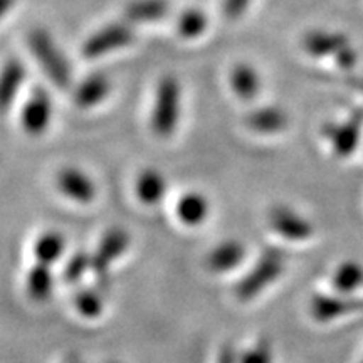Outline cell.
<instances>
[{
	"mask_svg": "<svg viewBox=\"0 0 363 363\" xmlns=\"http://www.w3.org/2000/svg\"><path fill=\"white\" fill-rule=\"evenodd\" d=\"M328 136L340 155H348L357 147L358 126L355 123H347L343 126H338V128L335 126V128L328 130Z\"/></svg>",
	"mask_w": 363,
	"mask_h": 363,
	"instance_id": "44dd1931",
	"label": "cell"
},
{
	"mask_svg": "<svg viewBox=\"0 0 363 363\" xmlns=\"http://www.w3.org/2000/svg\"><path fill=\"white\" fill-rule=\"evenodd\" d=\"M180 120V84L175 78H163L157 88L152 128L158 136L167 138L177 130Z\"/></svg>",
	"mask_w": 363,
	"mask_h": 363,
	"instance_id": "7a4b0ae2",
	"label": "cell"
},
{
	"mask_svg": "<svg viewBox=\"0 0 363 363\" xmlns=\"http://www.w3.org/2000/svg\"><path fill=\"white\" fill-rule=\"evenodd\" d=\"M362 301L355 299H345V298H331V296H316L311 301V313L316 320L328 321L333 318L343 316L347 313H352L362 308Z\"/></svg>",
	"mask_w": 363,
	"mask_h": 363,
	"instance_id": "30bf717a",
	"label": "cell"
},
{
	"mask_svg": "<svg viewBox=\"0 0 363 363\" xmlns=\"http://www.w3.org/2000/svg\"><path fill=\"white\" fill-rule=\"evenodd\" d=\"M177 214L179 219L187 225H199L207 219L208 202L202 194L189 192L182 195L177 206Z\"/></svg>",
	"mask_w": 363,
	"mask_h": 363,
	"instance_id": "4fadbf2b",
	"label": "cell"
},
{
	"mask_svg": "<svg viewBox=\"0 0 363 363\" xmlns=\"http://www.w3.org/2000/svg\"><path fill=\"white\" fill-rule=\"evenodd\" d=\"M108 93H110V81L103 74H93L78 86L74 93V101L81 108H91L101 103L108 96Z\"/></svg>",
	"mask_w": 363,
	"mask_h": 363,
	"instance_id": "7c38bea8",
	"label": "cell"
},
{
	"mask_svg": "<svg viewBox=\"0 0 363 363\" xmlns=\"http://www.w3.org/2000/svg\"><path fill=\"white\" fill-rule=\"evenodd\" d=\"M272 229L289 240H305L313 235V227L306 219L288 207H274L269 214Z\"/></svg>",
	"mask_w": 363,
	"mask_h": 363,
	"instance_id": "52a82bcc",
	"label": "cell"
},
{
	"mask_svg": "<svg viewBox=\"0 0 363 363\" xmlns=\"http://www.w3.org/2000/svg\"><path fill=\"white\" fill-rule=\"evenodd\" d=\"M86 269H91V257L84 252H78L67 262L65 269V279L69 281V283H76V281L83 278Z\"/></svg>",
	"mask_w": 363,
	"mask_h": 363,
	"instance_id": "d4e9b609",
	"label": "cell"
},
{
	"mask_svg": "<svg viewBox=\"0 0 363 363\" xmlns=\"http://www.w3.org/2000/svg\"><path fill=\"white\" fill-rule=\"evenodd\" d=\"M62 251H65V238L59 233L43 234L34 246L35 259L45 266L56 262L61 257Z\"/></svg>",
	"mask_w": 363,
	"mask_h": 363,
	"instance_id": "d6986e66",
	"label": "cell"
},
{
	"mask_svg": "<svg viewBox=\"0 0 363 363\" xmlns=\"http://www.w3.org/2000/svg\"><path fill=\"white\" fill-rule=\"evenodd\" d=\"M167 192V182L157 170H145L136 180V194L147 206H155Z\"/></svg>",
	"mask_w": 363,
	"mask_h": 363,
	"instance_id": "5bb4252c",
	"label": "cell"
},
{
	"mask_svg": "<svg viewBox=\"0 0 363 363\" xmlns=\"http://www.w3.org/2000/svg\"><path fill=\"white\" fill-rule=\"evenodd\" d=\"M230 84H233L234 93L244 101L256 98L261 88L259 76L247 65H239L235 67L233 76H230Z\"/></svg>",
	"mask_w": 363,
	"mask_h": 363,
	"instance_id": "9a60e30c",
	"label": "cell"
},
{
	"mask_svg": "<svg viewBox=\"0 0 363 363\" xmlns=\"http://www.w3.org/2000/svg\"><path fill=\"white\" fill-rule=\"evenodd\" d=\"M362 363H363V362H362Z\"/></svg>",
	"mask_w": 363,
	"mask_h": 363,
	"instance_id": "4dcf8cb0",
	"label": "cell"
},
{
	"mask_svg": "<svg viewBox=\"0 0 363 363\" xmlns=\"http://www.w3.org/2000/svg\"><path fill=\"white\" fill-rule=\"evenodd\" d=\"M249 0H225L224 4V11H225V16L227 17H239L240 13L246 11Z\"/></svg>",
	"mask_w": 363,
	"mask_h": 363,
	"instance_id": "4316f807",
	"label": "cell"
},
{
	"mask_svg": "<svg viewBox=\"0 0 363 363\" xmlns=\"http://www.w3.org/2000/svg\"><path fill=\"white\" fill-rule=\"evenodd\" d=\"M131 40H133V30L128 24H110L86 40L83 52L88 59H96L115 49L125 48Z\"/></svg>",
	"mask_w": 363,
	"mask_h": 363,
	"instance_id": "5b68a950",
	"label": "cell"
},
{
	"mask_svg": "<svg viewBox=\"0 0 363 363\" xmlns=\"http://www.w3.org/2000/svg\"><path fill=\"white\" fill-rule=\"evenodd\" d=\"M52 115V104L44 89H35L33 96L27 99L21 113V121L29 135L44 133Z\"/></svg>",
	"mask_w": 363,
	"mask_h": 363,
	"instance_id": "8992f818",
	"label": "cell"
},
{
	"mask_svg": "<svg viewBox=\"0 0 363 363\" xmlns=\"http://www.w3.org/2000/svg\"><path fill=\"white\" fill-rule=\"evenodd\" d=\"M29 45L34 57L43 66L49 79L59 88H67L71 84V67L62 52L54 43V39L45 30H33L29 35Z\"/></svg>",
	"mask_w": 363,
	"mask_h": 363,
	"instance_id": "6da1fadb",
	"label": "cell"
},
{
	"mask_svg": "<svg viewBox=\"0 0 363 363\" xmlns=\"http://www.w3.org/2000/svg\"><path fill=\"white\" fill-rule=\"evenodd\" d=\"M246 123L249 128L259 131V133H276V131L284 128L288 123V118H286V113L278 110V108H262V110L252 111L247 116Z\"/></svg>",
	"mask_w": 363,
	"mask_h": 363,
	"instance_id": "2e32d148",
	"label": "cell"
},
{
	"mask_svg": "<svg viewBox=\"0 0 363 363\" xmlns=\"http://www.w3.org/2000/svg\"><path fill=\"white\" fill-rule=\"evenodd\" d=\"M284 269L283 254L276 249H267L262 254L259 262L252 267V271L235 288V296L239 301H249L269 286L272 281L279 278Z\"/></svg>",
	"mask_w": 363,
	"mask_h": 363,
	"instance_id": "3957f363",
	"label": "cell"
},
{
	"mask_svg": "<svg viewBox=\"0 0 363 363\" xmlns=\"http://www.w3.org/2000/svg\"><path fill=\"white\" fill-rule=\"evenodd\" d=\"M57 185L62 194L81 203L91 202L96 195V187L93 182L78 169H65L59 172Z\"/></svg>",
	"mask_w": 363,
	"mask_h": 363,
	"instance_id": "ba28073f",
	"label": "cell"
},
{
	"mask_svg": "<svg viewBox=\"0 0 363 363\" xmlns=\"http://www.w3.org/2000/svg\"><path fill=\"white\" fill-rule=\"evenodd\" d=\"M207 27V17L206 13L197 11V9H190L182 13L179 19V33L184 38H197L201 35Z\"/></svg>",
	"mask_w": 363,
	"mask_h": 363,
	"instance_id": "7402d4cb",
	"label": "cell"
},
{
	"mask_svg": "<svg viewBox=\"0 0 363 363\" xmlns=\"http://www.w3.org/2000/svg\"><path fill=\"white\" fill-rule=\"evenodd\" d=\"M363 284V267L357 262H345L335 271L333 286L342 294L355 291Z\"/></svg>",
	"mask_w": 363,
	"mask_h": 363,
	"instance_id": "ffe728a7",
	"label": "cell"
},
{
	"mask_svg": "<svg viewBox=\"0 0 363 363\" xmlns=\"http://www.w3.org/2000/svg\"><path fill=\"white\" fill-rule=\"evenodd\" d=\"M16 4V0H0V21L4 19V16L11 11V7Z\"/></svg>",
	"mask_w": 363,
	"mask_h": 363,
	"instance_id": "f1b7e54d",
	"label": "cell"
},
{
	"mask_svg": "<svg viewBox=\"0 0 363 363\" xmlns=\"http://www.w3.org/2000/svg\"><path fill=\"white\" fill-rule=\"evenodd\" d=\"M219 363H239L238 358H235V353L230 347H224L220 352Z\"/></svg>",
	"mask_w": 363,
	"mask_h": 363,
	"instance_id": "83f0119b",
	"label": "cell"
},
{
	"mask_svg": "<svg viewBox=\"0 0 363 363\" xmlns=\"http://www.w3.org/2000/svg\"><path fill=\"white\" fill-rule=\"evenodd\" d=\"M26 79L24 65L19 59H9L0 71V111H7L17 98Z\"/></svg>",
	"mask_w": 363,
	"mask_h": 363,
	"instance_id": "9c48e42d",
	"label": "cell"
},
{
	"mask_svg": "<svg viewBox=\"0 0 363 363\" xmlns=\"http://www.w3.org/2000/svg\"><path fill=\"white\" fill-rule=\"evenodd\" d=\"M306 49L316 56L320 54H326L331 51H338L342 43H338V39L335 35H326V34H311L308 35L305 40Z\"/></svg>",
	"mask_w": 363,
	"mask_h": 363,
	"instance_id": "cb8c5ba5",
	"label": "cell"
},
{
	"mask_svg": "<svg viewBox=\"0 0 363 363\" xmlns=\"http://www.w3.org/2000/svg\"><path fill=\"white\" fill-rule=\"evenodd\" d=\"M74 305L81 315L86 318H96L103 311V298L99 296L98 291L93 289H81L76 293Z\"/></svg>",
	"mask_w": 363,
	"mask_h": 363,
	"instance_id": "603a6c76",
	"label": "cell"
},
{
	"mask_svg": "<svg viewBox=\"0 0 363 363\" xmlns=\"http://www.w3.org/2000/svg\"><path fill=\"white\" fill-rule=\"evenodd\" d=\"M244 256H246V247L242 244L238 240H227L208 254L207 266L214 272H225L234 269L244 259Z\"/></svg>",
	"mask_w": 363,
	"mask_h": 363,
	"instance_id": "8fae6325",
	"label": "cell"
},
{
	"mask_svg": "<svg viewBox=\"0 0 363 363\" xmlns=\"http://www.w3.org/2000/svg\"><path fill=\"white\" fill-rule=\"evenodd\" d=\"M69 363H79V362H69Z\"/></svg>",
	"mask_w": 363,
	"mask_h": 363,
	"instance_id": "f546056e",
	"label": "cell"
},
{
	"mask_svg": "<svg viewBox=\"0 0 363 363\" xmlns=\"http://www.w3.org/2000/svg\"><path fill=\"white\" fill-rule=\"evenodd\" d=\"M54 288V279L49 266L39 264L30 269L29 276H27V293L34 301H45L49 299Z\"/></svg>",
	"mask_w": 363,
	"mask_h": 363,
	"instance_id": "ac0fdd59",
	"label": "cell"
},
{
	"mask_svg": "<svg viewBox=\"0 0 363 363\" xmlns=\"http://www.w3.org/2000/svg\"><path fill=\"white\" fill-rule=\"evenodd\" d=\"M169 12L165 0H135L126 7V17L131 22H153L163 19Z\"/></svg>",
	"mask_w": 363,
	"mask_h": 363,
	"instance_id": "e0dca14e",
	"label": "cell"
},
{
	"mask_svg": "<svg viewBox=\"0 0 363 363\" xmlns=\"http://www.w3.org/2000/svg\"><path fill=\"white\" fill-rule=\"evenodd\" d=\"M130 246V235L123 229H111L99 242L98 251L91 257V269L103 288L110 286V266Z\"/></svg>",
	"mask_w": 363,
	"mask_h": 363,
	"instance_id": "277c9868",
	"label": "cell"
},
{
	"mask_svg": "<svg viewBox=\"0 0 363 363\" xmlns=\"http://www.w3.org/2000/svg\"><path fill=\"white\" fill-rule=\"evenodd\" d=\"M272 362V352L271 345L267 342H259L256 347L244 353L240 357L239 363H271Z\"/></svg>",
	"mask_w": 363,
	"mask_h": 363,
	"instance_id": "484cf974",
	"label": "cell"
}]
</instances>
